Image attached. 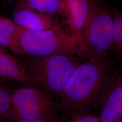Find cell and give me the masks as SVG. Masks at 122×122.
<instances>
[{
    "label": "cell",
    "instance_id": "obj_1",
    "mask_svg": "<svg viewBox=\"0 0 122 122\" xmlns=\"http://www.w3.org/2000/svg\"><path fill=\"white\" fill-rule=\"evenodd\" d=\"M119 67L116 66L109 53L87 58L81 62L61 97L62 109L72 116L82 113L96 99Z\"/></svg>",
    "mask_w": 122,
    "mask_h": 122
},
{
    "label": "cell",
    "instance_id": "obj_2",
    "mask_svg": "<svg viewBox=\"0 0 122 122\" xmlns=\"http://www.w3.org/2000/svg\"><path fill=\"white\" fill-rule=\"evenodd\" d=\"M83 58L57 54L44 57L26 55L21 60L30 86L50 97L61 99L74 71Z\"/></svg>",
    "mask_w": 122,
    "mask_h": 122
},
{
    "label": "cell",
    "instance_id": "obj_3",
    "mask_svg": "<svg viewBox=\"0 0 122 122\" xmlns=\"http://www.w3.org/2000/svg\"><path fill=\"white\" fill-rule=\"evenodd\" d=\"M19 43L24 55L44 57L62 54L86 58L82 40L64 29L24 30Z\"/></svg>",
    "mask_w": 122,
    "mask_h": 122
},
{
    "label": "cell",
    "instance_id": "obj_4",
    "mask_svg": "<svg viewBox=\"0 0 122 122\" xmlns=\"http://www.w3.org/2000/svg\"><path fill=\"white\" fill-rule=\"evenodd\" d=\"M114 20L109 10L100 0H90L83 31L86 58L109 54L113 39Z\"/></svg>",
    "mask_w": 122,
    "mask_h": 122
},
{
    "label": "cell",
    "instance_id": "obj_5",
    "mask_svg": "<svg viewBox=\"0 0 122 122\" xmlns=\"http://www.w3.org/2000/svg\"><path fill=\"white\" fill-rule=\"evenodd\" d=\"M52 99L38 89L26 85L12 92V109L9 118L24 119H57Z\"/></svg>",
    "mask_w": 122,
    "mask_h": 122
},
{
    "label": "cell",
    "instance_id": "obj_6",
    "mask_svg": "<svg viewBox=\"0 0 122 122\" xmlns=\"http://www.w3.org/2000/svg\"><path fill=\"white\" fill-rule=\"evenodd\" d=\"M94 102L100 122H122V65Z\"/></svg>",
    "mask_w": 122,
    "mask_h": 122
},
{
    "label": "cell",
    "instance_id": "obj_7",
    "mask_svg": "<svg viewBox=\"0 0 122 122\" xmlns=\"http://www.w3.org/2000/svg\"><path fill=\"white\" fill-rule=\"evenodd\" d=\"M90 0H61L60 15L71 34L83 40Z\"/></svg>",
    "mask_w": 122,
    "mask_h": 122
},
{
    "label": "cell",
    "instance_id": "obj_8",
    "mask_svg": "<svg viewBox=\"0 0 122 122\" xmlns=\"http://www.w3.org/2000/svg\"><path fill=\"white\" fill-rule=\"evenodd\" d=\"M12 21L23 29L29 31L63 29L54 18L30 9L14 7Z\"/></svg>",
    "mask_w": 122,
    "mask_h": 122
},
{
    "label": "cell",
    "instance_id": "obj_9",
    "mask_svg": "<svg viewBox=\"0 0 122 122\" xmlns=\"http://www.w3.org/2000/svg\"><path fill=\"white\" fill-rule=\"evenodd\" d=\"M0 79L30 86L21 60L0 49Z\"/></svg>",
    "mask_w": 122,
    "mask_h": 122
},
{
    "label": "cell",
    "instance_id": "obj_10",
    "mask_svg": "<svg viewBox=\"0 0 122 122\" xmlns=\"http://www.w3.org/2000/svg\"><path fill=\"white\" fill-rule=\"evenodd\" d=\"M24 29L12 20L0 16V46L15 54L23 56L19 38Z\"/></svg>",
    "mask_w": 122,
    "mask_h": 122
},
{
    "label": "cell",
    "instance_id": "obj_11",
    "mask_svg": "<svg viewBox=\"0 0 122 122\" xmlns=\"http://www.w3.org/2000/svg\"><path fill=\"white\" fill-rule=\"evenodd\" d=\"M13 5L54 18L60 15L61 0H15Z\"/></svg>",
    "mask_w": 122,
    "mask_h": 122
},
{
    "label": "cell",
    "instance_id": "obj_12",
    "mask_svg": "<svg viewBox=\"0 0 122 122\" xmlns=\"http://www.w3.org/2000/svg\"><path fill=\"white\" fill-rule=\"evenodd\" d=\"M12 91L0 82V122H5L12 108Z\"/></svg>",
    "mask_w": 122,
    "mask_h": 122
},
{
    "label": "cell",
    "instance_id": "obj_13",
    "mask_svg": "<svg viewBox=\"0 0 122 122\" xmlns=\"http://www.w3.org/2000/svg\"><path fill=\"white\" fill-rule=\"evenodd\" d=\"M113 20V39L111 50L118 56L122 65V14H114Z\"/></svg>",
    "mask_w": 122,
    "mask_h": 122
},
{
    "label": "cell",
    "instance_id": "obj_14",
    "mask_svg": "<svg viewBox=\"0 0 122 122\" xmlns=\"http://www.w3.org/2000/svg\"><path fill=\"white\" fill-rule=\"evenodd\" d=\"M65 122H100L99 118L91 114L81 113L72 115Z\"/></svg>",
    "mask_w": 122,
    "mask_h": 122
},
{
    "label": "cell",
    "instance_id": "obj_15",
    "mask_svg": "<svg viewBox=\"0 0 122 122\" xmlns=\"http://www.w3.org/2000/svg\"><path fill=\"white\" fill-rule=\"evenodd\" d=\"M6 122H57V119H24L15 118H9Z\"/></svg>",
    "mask_w": 122,
    "mask_h": 122
},
{
    "label": "cell",
    "instance_id": "obj_16",
    "mask_svg": "<svg viewBox=\"0 0 122 122\" xmlns=\"http://www.w3.org/2000/svg\"><path fill=\"white\" fill-rule=\"evenodd\" d=\"M7 4H13L15 0H3Z\"/></svg>",
    "mask_w": 122,
    "mask_h": 122
},
{
    "label": "cell",
    "instance_id": "obj_17",
    "mask_svg": "<svg viewBox=\"0 0 122 122\" xmlns=\"http://www.w3.org/2000/svg\"><path fill=\"white\" fill-rule=\"evenodd\" d=\"M4 49V48H2L0 46V49Z\"/></svg>",
    "mask_w": 122,
    "mask_h": 122
},
{
    "label": "cell",
    "instance_id": "obj_18",
    "mask_svg": "<svg viewBox=\"0 0 122 122\" xmlns=\"http://www.w3.org/2000/svg\"></svg>",
    "mask_w": 122,
    "mask_h": 122
}]
</instances>
